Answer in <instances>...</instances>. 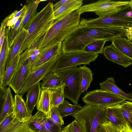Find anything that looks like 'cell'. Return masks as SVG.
I'll return each instance as SVG.
<instances>
[{
  "instance_id": "obj_47",
  "label": "cell",
  "mask_w": 132,
  "mask_h": 132,
  "mask_svg": "<svg viewBox=\"0 0 132 132\" xmlns=\"http://www.w3.org/2000/svg\"><path fill=\"white\" fill-rule=\"evenodd\" d=\"M131 41V42L132 43V41Z\"/></svg>"
},
{
  "instance_id": "obj_22",
  "label": "cell",
  "mask_w": 132,
  "mask_h": 132,
  "mask_svg": "<svg viewBox=\"0 0 132 132\" xmlns=\"http://www.w3.org/2000/svg\"><path fill=\"white\" fill-rule=\"evenodd\" d=\"M112 44L125 55L132 60V43L123 37H118L112 41Z\"/></svg>"
},
{
  "instance_id": "obj_30",
  "label": "cell",
  "mask_w": 132,
  "mask_h": 132,
  "mask_svg": "<svg viewBox=\"0 0 132 132\" xmlns=\"http://www.w3.org/2000/svg\"><path fill=\"white\" fill-rule=\"evenodd\" d=\"M80 105H72L64 99L63 102L58 107L60 114L62 118L77 112L82 108Z\"/></svg>"
},
{
  "instance_id": "obj_45",
  "label": "cell",
  "mask_w": 132,
  "mask_h": 132,
  "mask_svg": "<svg viewBox=\"0 0 132 132\" xmlns=\"http://www.w3.org/2000/svg\"><path fill=\"white\" fill-rule=\"evenodd\" d=\"M97 132H105L101 124L99 125Z\"/></svg>"
},
{
  "instance_id": "obj_3",
  "label": "cell",
  "mask_w": 132,
  "mask_h": 132,
  "mask_svg": "<svg viewBox=\"0 0 132 132\" xmlns=\"http://www.w3.org/2000/svg\"><path fill=\"white\" fill-rule=\"evenodd\" d=\"M53 4L49 2L38 13L27 31L20 54L28 48L39 37L45 34L52 25L54 20Z\"/></svg>"
},
{
  "instance_id": "obj_9",
  "label": "cell",
  "mask_w": 132,
  "mask_h": 132,
  "mask_svg": "<svg viewBox=\"0 0 132 132\" xmlns=\"http://www.w3.org/2000/svg\"><path fill=\"white\" fill-rule=\"evenodd\" d=\"M82 100L86 104L103 108L121 104L126 101L121 96L101 88L88 92L82 97Z\"/></svg>"
},
{
  "instance_id": "obj_4",
  "label": "cell",
  "mask_w": 132,
  "mask_h": 132,
  "mask_svg": "<svg viewBox=\"0 0 132 132\" xmlns=\"http://www.w3.org/2000/svg\"><path fill=\"white\" fill-rule=\"evenodd\" d=\"M71 116L79 122L85 132H97L100 124L109 121L105 108L89 104H86Z\"/></svg>"
},
{
  "instance_id": "obj_20",
  "label": "cell",
  "mask_w": 132,
  "mask_h": 132,
  "mask_svg": "<svg viewBox=\"0 0 132 132\" xmlns=\"http://www.w3.org/2000/svg\"><path fill=\"white\" fill-rule=\"evenodd\" d=\"M9 29L6 28L5 37L0 50V83L2 81L6 68V62L10 51L9 34Z\"/></svg>"
},
{
  "instance_id": "obj_12",
  "label": "cell",
  "mask_w": 132,
  "mask_h": 132,
  "mask_svg": "<svg viewBox=\"0 0 132 132\" xmlns=\"http://www.w3.org/2000/svg\"><path fill=\"white\" fill-rule=\"evenodd\" d=\"M62 43H58L44 48L39 49L40 53L31 67V72L33 71L58 56L62 51Z\"/></svg>"
},
{
  "instance_id": "obj_17",
  "label": "cell",
  "mask_w": 132,
  "mask_h": 132,
  "mask_svg": "<svg viewBox=\"0 0 132 132\" xmlns=\"http://www.w3.org/2000/svg\"><path fill=\"white\" fill-rule=\"evenodd\" d=\"M42 91L40 84L39 82L27 91L25 103L28 111L31 113L39 101Z\"/></svg>"
},
{
  "instance_id": "obj_40",
  "label": "cell",
  "mask_w": 132,
  "mask_h": 132,
  "mask_svg": "<svg viewBox=\"0 0 132 132\" xmlns=\"http://www.w3.org/2000/svg\"><path fill=\"white\" fill-rule=\"evenodd\" d=\"M10 15L8 16L2 22L0 29V36L2 35L3 31L5 30L7 22L10 19Z\"/></svg>"
},
{
  "instance_id": "obj_27",
  "label": "cell",
  "mask_w": 132,
  "mask_h": 132,
  "mask_svg": "<svg viewBox=\"0 0 132 132\" xmlns=\"http://www.w3.org/2000/svg\"><path fill=\"white\" fill-rule=\"evenodd\" d=\"M20 54H18L12 61L8 68L5 70L0 87L6 88L13 78L18 66Z\"/></svg>"
},
{
  "instance_id": "obj_33",
  "label": "cell",
  "mask_w": 132,
  "mask_h": 132,
  "mask_svg": "<svg viewBox=\"0 0 132 132\" xmlns=\"http://www.w3.org/2000/svg\"><path fill=\"white\" fill-rule=\"evenodd\" d=\"M29 121L24 122H20L15 118L6 132H33L28 125Z\"/></svg>"
},
{
  "instance_id": "obj_13",
  "label": "cell",
  "mask_w": 132,
  "mask_h": 132,
  "mask_svg": "<svg viewBox=\"0 0 132 132\" xmlns=\"http://www.w3.org/2000/svg\"><path fill=\"white\" fill-rule=\"evenodd\" d=\"M41 1L37 0L27 1L26 12L16 36L14 42L23 30H27L28 29L38 13L37 8Z\"/></svg>"
},
{
  "instance_id": "obj_19",
  "label": "cell",
  "mask_w": 132,
  "mask_h": 132,
  "mask_svg": "<svg viewBox=\"0 0 132 132\" xmlns=\"http://www.w3.org/2000/svg\"><path fill=\"white\" fill-rule=\"evenodd\" d=\"M101 88L111 92L125 99L132 101V94L125 93L120 89L115 83L114 78L110 77L100 84Z\"/></svg>"
},
{
  "instance_id": "obj_15",
  "label": "cell",
  "mask_w": 132,
  "mask_h": 132,
  "mask_svg": "<svg viewBox=\"0 0 132 132\" xmlns=\"http://www.w3.org/2000/svg\"><path fill=\"white\" fill-rule=\"evenodd\" d=\"M14 100L13 113L15 118L20 122H24L29 120L32 116L28 111L22 96L16 94Z\"/></svg>"
},
{
  "instance_id": "obj_16",
  "label": "cell",
  "mask_w": 132,
  "mask_h": 132,
  "mask_svg": "<svg viewBox=\"0 0 132 132\" xmlns=\"http://www.w3.org/2000/svg\"><path fill=\"white\" fill-rule=\"evenodd\" d=\"M120 105L118 104L105 108L109 121L119 128L126 124L121 111Z\"/></svg>"
},
{
  "instance_id": "obj_10",
  "label": "cell",
  "mask_w": 132,
  "mask_h": 132,
  "mask_svg": "<svg viewBox=\"0 0 132 132\" xmlns=\"http://www.w3.org/2000/svg\"><path fill=\"white\" fill-rule=\"evenodd\" d=\"M28 51L27 49L20 55L18 66L8 86L16 94H19L31 72Z\"/></svg>"
},
{
  "instance_id": "obj_23",
  "label": "cell",
  "mask_w": 132,
  "mask_h": 132,
  "mask_svg": "<svg viewBox=\"0 0 132 132\" xmlns=\"http://www.w3.org/2000/svg\"><path fill=\"white\" fill-rule=\"evenodd\" d=\"M27 30L23 29L13 45L10 48V51L6 62L5 69L12 61L19 54L27 32Z\"/></svg>"
},
{
  "instance_id": "obj_25",
  "label": "cell",
  "mask_w": 132,
  "mask_h": 132,
  "mask_svg": "<svg viewBox=\"0 0 132 132\" xmlns=\"http://www.w3.org/2000/svg\"><path fill=\"white\" fill-rule=\"evenodd\" d=\"M14 104V99L10 88L8 87L7 88L6 97L2 105L0 117V123L13 113Z\"/></svg>"
},
{
  "instance_id": "obj_42",
  "label": "cell",
  "mask_w": 132,
  "mask_h": 132,
  "mask_svg": "<svg viewBox=\"0 0 132 132\" xmlns=\"http://www.w3.org/2000/svg\"><path fill=\"white\" fill-rule=\"evenodd\" d=\"M125 36L128 40L132 41V26L126 28Z\"/></svg>"
},
{
  "instance_id": "obj_7",
  "label": "cell",
  "mask_w": 132,
  "mask_h": 132,
  "mask_svg": "<svg viewBox=\"0 0 132 132\" xmlns=\"http://www.w3.org/2000/svg\"><path fill=\"white\" fill-rule=\"evenodd\" d=\"M125 11L105 17L94 19L82 18L80 24L89 26L122 27L126 28L132 26V12Z\"/></svg>"
},
{
  "instance_id": "obj_31",
  "label": "cell",
  "mask_w": 132,
  "mask_h": 132,
  "mask_svg": "<svg viewBox=\"0 0 132 132\" xmlns=\"http://www.w3.org/2000/svg\"><path fill=\"white\" fill-rule=\"evenodd\" d=\"M107 40L101 39L93 42L84 48L83 51L96 54H103L104 47Z\"/></svg>"
},
{
  "instance_id": "obj_18",
  "label": "cell",
  "mask_w": 132,
  "mask_h": 132,
  "mask_svg": "<svg viewBox=\"0 0 132 132\" xmlns=\"http://www.w3.org/2000/svg\"><path fill=\"white\" fill-rule=\"evenodd\" d=\"M83 3L82 0H73L54 12V21H57L79 9Z\"/></svg>"
},
{
  "instance_id": "obj_24",
  "label": "cell",
  "mask_w": 132,
  "mask_h": 132,
  "mask_svg": "<svg viewBox=\"0 0 132 132\" xmlns=\"http://www.w3.org/2000/svg\"><path fill=\"white\" fill-rule=\"evenodd\" d=\"M51 91L50 89H42L40 97L36 105L38 111L43 113L49 119L50 115Z\"/></svg>"
},
{
  "instance_id": "obj_41",
  "label": "cell",
  "mask_w": 132,
  "mask_h": 132,
  "mask_svg": "<svg viewBox=\"0 0 132 132\" xmlns=\"http://www.w3.org/2000/svg\"><path fill=\"white\" fill-rule=\"evenodd\" d=\"M0 100L1 103L3 104L6 98V95L7 88L0 87Z\"/></svg>"
},
{
  "instance_id": "obj_26",
  "label": "cell",
  "mask_w": 132,
  "mask_h": 132,
  "mask_svg": "<svg viewBox=\"0 0 132 132\" xmlns=\"http://www.w3.org/2000/svg\"><path fill=\"white\" fill-rule=\"evenodd\" d=\"M40 84L42 89H51L59 87L62 84V82L56 72L51 71L46 75Z\"/></svg>"
},
{
  "instance_id": "obj_5",
  "label": "cell",
  "mask_w": 132,
  "mask_h": 132,
  "mask_svg": "<svg viewBox=\"0 0 132 132\" xmlns=\"http://www.w3.org/2000/svg\"><path fill=\"white\" fill-rule=\"evenodd\" d=\"M62 84H64L65 98L69 99L74 104H78L82 93L81 90V73L79 67L67 68L56 72Z\"/></svg>"
},
{
  "instance_id": "obj_46",
  "label": "cell",
  "mask_w": 132,
  "mask_h": 132,
  "mask_svg": "<svg viewBox=\"0 0 132 132\" xmlns=\"http://www.w3.org/2000/svg\"><path fill=\"white\" fill-rule=\"evenodd\" d=\"M130 9L131 11L132 12V0L130 1Z\"/></svg>"
},
{
  "instance_id": "obj_14",
  "label": "cell",
  "mask_w": 132,
  "mask_h": 132,
  "mask_svg": "<svg viewBox=\"0 0 132 132\" xmlns=\"http://www.w3.org/2000/svg\"><path fill=\"white\" fill-rule=\"evenodd\" d=\"M103 54L108 60L125 68L132 64V60L123 55L112 44L104 48Z\"/></svg>"
},
{
  "instance_id": "obj_43",
  "label": "cell",
  "mask_w": 132,
  "mask_h": 132,
  "mask_svg": "<svg viewBox=\"0 0 132 132\" xmlns=\"http://www.w3.org/2000/svg\"><path fill=\"white\" fill-rule=\"evenodd\" d=\"M61 132H73L72 122L66 126H64Z\"/></svg>"
},
{
  "instance_id": "obj_37",
  "label": "cell",
  "mask_w": 132,
  "mask_h": 132,
  "mask_svg": "<svg viewBox=\"0 0 132 132\" xmlns=\"http://www.w3.org/2000/svg\"><path fill=\"white\" fill-rule=\"evenodd\" d=\"M101 124L105 132H119V128L115 126L109 121Z\"/></svg>"
},
{
  "instance_id": "obj_38",
  "label": "cell",
  "mask_w": 132,
  "mask_h": 132,
  "mask_svg": "<svg viewBox=\"0 0 132 132\" xmlns=\"http://www.w3.org/2000/svg\"><path fill=\"white\" fill-rule=\"evenodd\" d=\"M73 0H62L53 4V8L54 12L64 5L68 3Z\"/></svg>"
},
{
  "instance_id": "obj_21",
  "label": "cell",
  "mask_w": 132,
  "mask_h": 132,
  "mask_svg": "<svg viewBox=\"0 0 132 132\" xmlns=\"http://www.w3.org/2000/svg\"><path fill=\"white\" fill-rule=\"evenodd\" d=\"M46 117L43 113L38 111L29 120L28 125L33 132H48L45 125V119Z\"/></svg>"
},
{
  "instance_id": "obj_36",
  "label": "cell",
  "mask_w": 132,
  "mask_h": 132,
  "mask_svg": "<svg viewBox=\"0 0 132 132\" xmlns=\"http://www.w3.org/2000/svg\"><path fill=\"white\" fill-rule=\"evenodd\" d=\"M45 125L48 132H61L62 129L61 126L51 122L47 117L45 119Z\"/></svg>"
},
{
  "instance_id": "obj_2",
  "label": "cell",
  "mask_w": 132,
  "mask_h": 132,
  "mask_svg": "<svg viewBox=\"0 0 132 132\" xmlns=\"http://www.w3.org/2000/svg\"><path fill=\"white\" fill-rule=\"evenodd\" d=\"M80 18L78 9L57 21H53L52 25L45 34L38 49L62 43L79 27Z\"/></svg>"
},
{
  "instance_id": "obj_32",
  "label": "cell",
  "mask_w": 132,
  "mask_h": 132,
  "mask_svg": "<svg viewBox=\"0 0 132 132\" xmlns=\"http://www.w3.org/2000/svg\"><path fill=\"white\" fill-rule=\"evenodd\" d=\"M120 108L126 123L132 129V102L126 101L121 104Z\"/></svg>"
},
{
  "instance_id": "obj_29",
  "label": "cell",
  "mask_w": 132,
  "mask_h": 132,
  "mask_svg": "<svg viewBox=\"0 0 132 132\" xmlns=\"http://www.w3.org/2000/svg\"><path fill=\"white\" fill-rule=\"evenodd\" d=\"M81 73V90L82 93L87 92L93 80V75L91 70L86 65L80 67Z\"/></svg>"
},
{
  "instance_id": "obj_6",
  "label": "cell",
  "mask_w": 132,
  "mask_h": 132,
  "mask_svg": "<svg viewBox=\"0 0 132 132\" xmlns=\"http://www.w3.org/2000/svg\"><path fill=\"white\" fill-rule=\"evenodd\" d=\"M130 1L101 0L81 6L78 9L80 14L94 12L101 17L110 16L126 10L130 7Z\"/></svg>"
},
{
  "instance_id": "obj_35",
  "label": "cell",
  "mask_w": 132,
  "mask_h": 132,
  "mask_svg": "<svg viewBox=\"0 0 132 132\" xmlns=\"http://www.w3.org/2000/svg\"><path fill=\"white\" fill-rule=\"evenodd\" d=\"M15 117L13 113L0 123V132H6L12 124Z\"/></svg>"
},
{
  "instance_id": "obj_28",
  "label": "cell",
  "mask_w": 132,
  "mask_h": 132,
  "mask_svg": "<svg viewBox=\"0 0 132 132\" xmlns=\"http://www.w3.org/2000/svg\"><path fill=\"white\" fill-rule=\"evenodd\" d=\"M65 86V84H62L56 88L50 89L51 91V110L54 107H58L63 102L65 99L64 93Z\"/></svg>"
},
{
  "instance_id": "obj_39",
  "label": "cell",
  "mask_w": 132,
  "mask_h": 132,
  "mask_svg": "<svg viewBox=\"0 0 132 132\" xmlns=\"http://www.w3.org/2000/svg\"><path fill=\"white\" fill-rule=\"evenodd\" d=\"M72 122L73 132H85L81 125L77 120L75 119Z\"/></svg>"
},
{
  "instance_id": "obj_8",
  "label": "cell",
  "mask_w": 132,
  "mask_h": 132,
  "mask_svg": "<svg viewBox=\"0 0 132 132\" xmlns=\"http://www.w3.org/2000/svg\"><path fill=\"white\" fill-rule=\"evenodd\" d=\"M98 56V54L84 51L64 53L61 51L51 71L56 72L81 64L89 65L94 61Z\"/></svg>"
},
{
  "instance_id": "obj_44",
  "label": "cell",
  "mask_w": 132,
  "mask_h": 132,
  "mask_svg": "<svg viewBox=\"0 0 132 132\" xmlns=\"http://www.w3.org/2000/svg\"><path fill=\"white\" fill-rule=\"evenodd\" d=\"M119 132H132V129L126 124L119 128Z\"/></svg>"
},
{
  "instance_id": "obj_11",
  "label": "cell",
  "mask_w": 132,
  "mask_h": 132,
  "mask_svg": "<svg viewBox=\"0 0 132 132\" xmlns=\"http://www.w3.org/2000/svg\"><path fill=\"white\" fill-rule=\"evenodd\" d=\"M58 55L36 70L31 72L19 94L22 96L31 87L42 80L46 75L51 71L55 63Z\"/></svg>"
},
{
  "instance_id": "obj_34",
  "label": "cell",
  "mask_w": 132,
  "mask_h": 132,
  "mask_svg": "<svg viewBox=\"0 0 132 132\" xmlns=\"http://www.w3.org/2000/svg\"><path fill=\"white\" fill-rule=\"evenodd\" d=\"M48 119L52 122L61 126L64 123L58 107H54L51 109L50 117Z\"/></svg>"
},
{
  "instance_id": "obj_1",
  "label": "cell",
  "mask_w": 132,
  "mask_h": 132,
  "mask_svg": "<svg viewBox=\"0 0 132 132\" xmlns=\"http://www.w3.org/2000/svg\"><path fill=\"white\" fill-rule=\"evenodd\" d=\"M123 27H100L80 25L62 43L64 53L83 51L85 47L94 41L101 39L112 42L115 38L125 36Z\"/></svg>"
}]
</instances>
